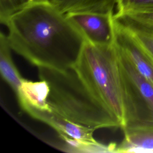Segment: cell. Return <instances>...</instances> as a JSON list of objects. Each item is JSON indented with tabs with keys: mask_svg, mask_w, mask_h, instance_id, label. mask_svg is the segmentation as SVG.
<instances>
[{
	"mask_svg": "<svg viewBox=\"0 0 153 153\" xmlns=\"http://www.w3.org/2000/svg\"><path fill=\"white\" fill-rule=\"evenodd\" d=\"M115 44V43H114ZM124 109V131L153 129V85L115 44Z\"/></svg>",
	"mask_w": 153,
	"mask_h": 153,
	"instance_id": "4",
	"label": "cell"
},
{
	"mask_svg": "<svg viewBox=\"0 0 153 153\" xmlns=\"http://www.w3.org/2000/svg\"><path fill=\"white\" fill-rule=\"evenodd\" d=\"M116 13L153 10V0H117Z\"/></svg>",
	"mask_w": 153,
	"mask_h": 153,
	"instance_id": "14",
	"label": "cell"
},
{
	"mask_svg": "<svg viewBox=\"0 0 153 153\" xmlns=\"http://www.w3.org/2000/svg\"><path fill=\"white\" fill-rule=\"evenodd\" d=\"M93 96L124 123L122 90L115 44L97 45L85 41L72 67Z\"/></svg>",
	"mask_w": 153,
	"mask_h": 153,
	"instance_id": "3",
	"label": "cell"
},
{
	"mask_svg": "<svg viewBox=\"0 0 153 153\" xmlns=\"http://www.w3.org/2000/svg\"><path fill=\"white\" fill-rule=\"evenodd\" d=\"M23 111L32 118L52 127L60 137H68L87 143L98 142L93 137L94 130L71 121L52 111L31 108H25Z\"/></svg>",
	"mask_w": 153,
	"mask_h": 153,
	"instance_id": "7",
	"label": "cell"
},
{
	"mask_svg": "<svg viewBox=\"0 0 153 153\" xmlns=\"http://www.w3.org/2000/svg\"><path fill=\"white\" fill-rule=\"evenodd\" d=\"M61 12L114 13L117 0H50Z\"/></svg>",
	"mask_w": 153,
	"mask_h": 153,
	"instance_id": "9",
	"label": "cell"
},
{
	"mask_svg": "<svg viewBox=\"0 0 153 153\" xmlns=\"http://www.w3.org/2000/svg\"><path fill=\"white\" fill-rule=\"evenodd\" d=\"M126 27L129 30L134 38L153 57V35L141 30Z\"/></svg>",
	"mask_w": 153,
	"mask_h": 153,
	"instance_id": "15",
	"label": "cell"
},
{
	"mask_svg": "<svg viewBox=\"0 0 153 153\" xmlns=\"http://www.w3.org/2000/svg\"><path fill=\"white\" fill-rule=\"evenodd\" d=\"M11 50L38 68H72L85 41L50 0L33 1L5 24Z\"/></svg>",
	"mask_w": 153,
	"mask_h": 153,
	"instance_id": "1",
	"label": "cell"
},
{
	"mask_svg": "<svg viewBox=\"0 0 153 153\" xmlns=\"http://www.w3.org/2000/svg\"><path fill=\"white\" fill-rule=\"evenodd\" d=\"M66 14L79 30L85 41L97 45L114 44V13L72 12Z\"/></svg>",
	"mask_w": 153,
	"mask_h": 153,
	"instance_id": "5",
	"label": "cell"
},
{
	"mask_svg": "<svg viewBox=\"0 0 153 153\" xmlns=\"http://www.w3.org/2000/svg\"><path fill=\"white\" fill-rule=\"evenodd\" d=\"M124 137L115 152H153V129L124 131Z\"/></svg>",
	"mask_w": 153,
	"mask_h": 153,
	"instance_id": "11",
	"label": "cell"
},
{
	"mask_svg": "<svg viewBox=\"0 0 153 153\" xmlns=\"http://www.w3.org/2000/svg\"><path fill=\"white\" fill-rule=\"evenodd\" d=\"M34 1H39V0H34Z\"/></svg>",
	"mask_w": 153,
	"mask_h": 153,
	"instance_id": "16",
	"label": "cell"
},
{
	"mask_svg": "<svg viewBox=\"0 0 153 153\" xmlns=\"http://www.w3.org/2000/svg\"><path fill=\"white\" fill-rule=\"evenodd\" d=\"M34 0H0V20L5 25L9 19Z\"/></svg>",
	"mask_w": 153,
	"mask_h": 153,
	"instance_id": "13",
	"label": "cell"
},
{
	"mask_svg": "<svg viewBox=\"0 0 153 153\" xmlns=\"http://www.w3.org/2000/svg\"><path fill=\"white\" fill-rule=\"evenodd\" d=\"M114 24L115 44L123 51L138 72L153 85V57L128 29L114 19Z\"/></svg>",
	"mask_w": 153,
	"mask_h": 153,
	"instance_id": "6",
	"label": "cell"
},
{
	"mask_svg": "<svg viewBox=\"0 0 153 153\" xmlns=\"http://www.w3.org/2000/svg\"><path fill=\"white\" fill-rule=\"evenodd\" d=\"M11 50L7 35H0V72L2 78L16 94L21 86L23 78L14 65L10 53Z\"/></svg>",
	"mask_w": 153,
	"mask_h": 153,
	"instance_id": "10",
	"label": "cell"
},
{
	"mask_svg": "<svg viewBox=\"0 0 153 153\" xmlns=\"http://www.w3.org/2000/svg\"><path fill=\"white\" fill-rule=\"evenodd\" d=\"M50 87L45 80L32 81L23 78L18 92L16 94L20 106L41 111H51L48 104Z\"/></svg>",
	"mask_w": 153,
	"mask_h": 153,
	"instance_id": "8",
	"label": "cell"
},
{
	"mask_svg": "<svg viewBox=\"0 0 153 153\" xmlns=\"http://www.w3.org/2000/svg\"><path fill=\"white\" fill-rule=\"evenodd\" d=\"M114 19L128 28L153 35V10L114 13Z\"/></svg>",
	"mask_w": 153,
	"mask_h": 153,
	"instance_id": "12",
	"label": "cell"
},
{
	"mask_svg": "<svg viewBox=\"0 0 153 153\" xmlns=\"http://www.w3.org/2000/svg\"><path fill=\"white\" fill-rule=\"evenodd\" d=\"M38 68L39 79L50 87L48 101L52 112L94 130L121 128L118 118L93 96L73 68L65 71Z\"/></svg>",
	"mask_w": 153,
	"mask_h": 153,
	"instance_id": "2",
	"label": "cell"
}]
</instances>
